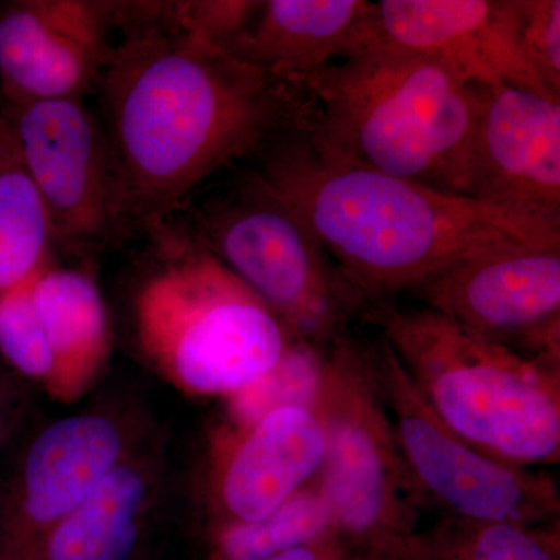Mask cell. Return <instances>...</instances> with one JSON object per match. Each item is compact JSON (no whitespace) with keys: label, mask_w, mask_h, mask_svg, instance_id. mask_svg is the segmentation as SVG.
<instances>
[{"label":"cell","mask_w":560,"mask_h":560,"mask_svg":"<svg viewBox=\"0 0 560 560\" xmlns=\"http://www.w3.org/2000/svg\"><path fill=\"white\" fill-rule=\"evenodd\" d=\"M124 223L164 220L221 168L308 130L301 88L173 24L127 28L101 84Z\"/></svg>","instance_id":"6da1fadb"},{"label":"cell","mask_w":560,"mask_h":560,"mask_svg":"<svg viewBox=\"0 0 560 560\" xmlns=\"http://www.w3.org/2000/svg\"><path fill=\"white\" fill-rule=\"evenodd\" d=\"M256 178L285 201L350 282L374 301L410 291L490 246H560V224L371 171L307 130L264 151Z\"/></svg>","instance_id":"7a4b0ae2"},{"label":"cell","mask_w":560,"mask_h":560,"mask_svg":"<svg viewBox=\"0 0 560 560\" xmlns=\"http://www.w3.org/2000/svg\"><path fill=\"white\" fill-rule=\"evenodd\" d=\"M307 132L371 171L469 197L477 94L441 62L377 39L296 84Z\"/></svg>","instance_id":"3957f363"},{"label":"cell","mask_w":560,"mask_h":560,"mask_svg":"<svg viewBox=\"0 0 560 560\" xmlns=\"http://www.w3.org/2000/svg\"><path fill=\"white\" fill-rule=\"evenodd\" d=\"M381 331L438 418L490 458L534 469L560 460V368L430 308L370 302Z\"/></svg>","instance_id":"277c9868"},{"label":"cell","mask_w":560,"mask_h":560,"mask_svg":"<svg viewBox=\"0 0 560 560\" xmlns=\"http://www.w3.org/2000/svg\"><path fill=\"white\" fill-rule=\"evenodd\" d=\"M136 291V335L154 370L189 396L226 397L270 371L296 335L197 238Z\"/></svg>","instance_id":"5b68a950"},{"label":"cell","mask_w":560,"mask_h":560,"mask_svg":"<svg viewBox=\"0 0 560 560\" xmlns=\"http://www.w3.org/2000/svg\"><path fill=\"white\" fill-rule=\"evenodd\" d=\"M326 436L318 475L338 536L364 551L399 558L423 503L383 399L374 346L349 331L330 342L315 408Z\"/></svg>","instance_id":"8992f818"},{"label":"cell","mask_w":560,"mask_h":560,"mask_svg":"<svg viewBox=\"0 0 560 560\" xmlns=\"http://www.w3.org/2000/svg\"><path fill=\"white\" fill-rule=\"evenodd\" d=\"M195 238L318 348L349 331L370 305L307 223L256 176L210 210Z\"/></svg>","instance_id":"52a82bcc"},{"label":"cell","mask_w":560,"mask_h":560,"mask_svg":"<svg viewBox=\"0 0 560 560\" xmlns=\"http://www.w3.org/2000/svg\"><path fill=\"white\" fill-rule=\"evenodd\" d=\"M374 363L423 506L467 521L559 523L560 493L550 475L501 463L460 440L420 396L388 342L374 346Z\"/></svg>","instance_id":"ba28073f"},{"label":"cell","mask_w":560,"mask_h":560,"mask_svg":"<svg viewBox=\"0 0 560 560\" xmlns=\"http://www.w3.org/2000/svg\"><path fill=\"white\" fill-rule=\"evenodd\" d=\"M423 307L560 368V246H490L410 290Z\"/></svg>","instance_id":"9c48e42d"},{"label":"cell","mask_w":560,"mask_h":560,"mask_svg":"<svg viewBox=\"0 0 560 560\" xmlns=\"http://www.w3.org/2000/svg\"><path fill=\"white\" fill-rule=\"evenodd\" d=\"M54 241L88 245L124 224L113 151L101 117L83 101L7 106Z\"/></svg>","instance_id":"30bf717a"},{"label":"cell","mask_w":560,"mask_h":560,"mask_svg":"<svg viewBox=\"0 0 560 560\" xmlns=\"http://www.w3.org/2000/svg\"><path fill=\"white\" fill-rule=\"evenodd\" d=\"M128 418L75 412L32 441L0 510V560L10 558L90 499L138 451Z\"/></svg>","instance_id":"8fae6325"},{"label":"cell","mask_w":560,"mask_h":560,"mask_svg":"<svg viewBox=\"0 0 560 560\" xmlns=\"http://www.w3.org/2000/svg\"><path fill=\"white\" fill-rule=\"evenodd\" d=\"M110 2L18 0L0 9V83L9 105L83 101L113 57Z\"/></svg>","instance_id":"7c38bea8"},{"label":"cell","mask_w":560,"mask_h":560,"mask_svg":"<svg viewBox=\"0 0 560 560\" xmlns=\"http://www.w3.org/2000/svg\"><path fill=\"white\" fill-rule=\"evenodd\" d=\"M469 197L560 224V98L475 86Z\"/></svg>","instance_id":"4fadbf2b"},{"label":"cell","mask_w":560,"mask_h":560,"mask_svg":"<svg viewBox=\"0 0 560 560\" xmlns=\"http://www.w3.org/2000/svg\"><path fill=\"white\" fill-rule=\"evenodd\" d=\"M378 39L444 65L470 86L552 94L521 49L514 0H382Z\"/></svg>","instance_id":"5bb4252c"},{"label":"cell","mask_w":560,"mask_h":560,"mask_svg":"<svg viewBox=\"0 0 560 560\" xmlns=\"http://www.w3.org/2000/svg\"><path fill=\"white\" fill-rule=\"evenodd\" d=\"M324 456L326 436L313 408H279L249 425H224L209 469L219 526L264 518L318 478Z\"/></svg>","instance_id":"9a60e30c"},{"label":"cell","mask_w":560,"mask_h":560,"mask_svg":"<svg viewBox=\"0 0 560 560\" xmlns=\"http://www.w3.org/2000/svg\"><path fill=\"white\" fill-rule=\"evenodd\" d=\"M377 39L375 3L366 0H267L228 54L296 86Z\"/></svg>","instance_id":"2e32d148"},{"label":"cell","mask_w":560,"mask_h":560,"mask_svg":"<svg viewBox=\"0 0 560 560\" xmlns=\"http://www.w3.org/2000/svg\"><path fill=\"white\" fill-rule=\"evenodd\" d=\"M160 486L158 464L136 451L68 517L3 560H136Z\"/></svg>","instance_id":"e0dca14e"},{"label":"cell","mask_w":560,"mask_h":560,"mask_svg":"<svg viewBox=\"0 0 560 560\" xmlns=\"http://www.w3.org/2000/svg\"><path fill=\"white\" fill-rule=\"evenodd\" d=\"M32 296L55 361L49 393L77 399L103 371L113 345L101 290L86 272L46 264L36 272Z\"/></svg>","instance_id":"ac0fdd59"},{"label":"cell","mask_w":560,"mask_h":560,"mask_svg":"<svg viewBox=\"0 0 560 560\" xmlns=\"http://www.w3.org/2000/svg\"><path fill=\"white\" fill-rule=\"evenodd\" d=\"M49 217L33 183L9 109H0V293L49 264Z\"/></svg>","instance_id":"d6986e66"},{"label":"cell","mask_w":560,"mask_h":560,"mask_svg":"<svg viewBox=\"0 0 560 560\" xmlns=\"http://www.w3.org/2000/svg\"><path fill=\"white\" fill-rule=\"evenodd\" d=\"M559 523L525 526L444 515L415 534L397 560H559Z\"/></svg>","instance_id":"ffe728a7"},{"label":"cell","mask_w":560,"mask_h":560,"mask_svg":"<svg viewBox=\"0 0 560 560\" xmlns=\"http://www.w3.org/2000/svg\"><path fill=\"white\" fill-rule=\"evenodd\" d=\"M337 533L318 478L264 518L217 528L212 560H265Z\"/></svg>","instance_id":"44dd1931"},{"label":"cell","mask_w":560,"mask_h":560,"mask_svg":"<svg viewBox=\"0 0 560 560\" xmlns=\"http://www.w3.org/2000/svg\"><path fill=\"white\" fill-rule=\"evenodd\" d=\"M324 355L326 348L296 338L270 371L226 397V425H249L279 408H315Z\"/></svg>","instance_id":"7402d4cb"},{"label":"cell","mask_w":560,"mask_h":560,"mask_svg":"<svg viewBox=\"0 0 560 560\" xmlns=\"http://www.w3.org/2000/svg\"><path fill=\"white\" fill-rule=\"evenodd\" d=\"M35 275L20 285L0 293V355L24 377L49 390L55 361L35 304Z\"/></svg>","instance_id":"603a6c76"},{"label":"cell","mask_w":560,"mask_h":560,"mask_svg":"<svg viewBox=\"0 0 560 560\" xmlns=\"http://www.w3.org/2000/svg\"><path fill=\"white\" fill-rule=\"evenodd\" d=\"M521 49L545 86L560 97V2L514 0Z\"/></svg>","instance_id":"cb8c5ba5"},{"label":"cell","mask_w":560,"mask_h":560,"mask_svg":"<svg viewBox=\"0 0 560 560\" xmlns=\"http://www.w3.org/2000/svg\"><path fill=\"white\" fill-rule=\"evenodd\" d=\"M260 2L202 0L172 2V22L183 31L230 51L253 21Z\"/></svg>","instance_id":"d4e9b609"},{"label":"cell","mask_w":560,"mask_h":560,"mask_svg":"<svg viewBox=\"0 0 560 560\" xmlns=\"http://www.w3.org/2000/svg\"><path fill=\"white\" fill-rule=\"evenodd\" d=\"M346 541L338 536V533L329 534L307 545L291 548L289 551L279 552L270 559L265 560H348Z\"/></svg>","instance_id":"484cf974"},{"label":"cell","mask_w":560,"mask_h":560,"mask_svg":"<svg viewBox=\"0 0 560 560\" xmlns=\"http://www.w3.org/2000/svg\"><path fill=\"white\" fill-rule=\"evenodd\" d=\"M7 427V404L5 396H3V388L0 385V442L3 440V431Z\"/></svg>","instance_id":"4316f807"},{"label":"cell","mask_w":560,"mask_h":560,"mask_svg":"<svg viewBox=\"0 0 560 560\" xmlns=\"http://www.w3.org/2000/svg\"><path fill=\"white\" fill-rule=\"evenodd\" d=\"M348 560H396L393 556L385 555V552L364 551V555L349 558Z\"/></svg>","instance_id":"83f0119b"}]
</instances>
